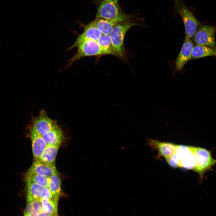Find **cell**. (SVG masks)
I'll return each instance as SVG.
<instances>
[{
    "instance_id": "6da1fadb",
    "label": "cell",
    "mask_w": 216,
    "mask_h": 216,
    "mask_svg": "<svg viewBox=\"0 0 216 216\" xmlns=\"http://www.w3.org/2000/svg\"><path fill=\"white\" fill-rule=\"evenodd\" d=\"M143 20L134 16L118 22L112 30L109 35L114 48L120 58H124L125 55L124 41L127 32L132 27L142 26Z\"/></svg>"
},
{
    "instance_id": "7a4b0ae2",
    "label": "cell",
    "mask_w": 216,
    "mask_h": 216,
    "mask_svg": "<svg viewBox=\"0 0 216 216\" xmlns=\"http://www.w3.org/2000/svg\"><path fill=\"white\" fill-rule=\"evenodd\" d=\"M119 0H92L96 8V18L112 19L128 14L122 9Z\"/></svg>"
},
{
    "instance_id": "3957f363",
    "label": "cell",
    "mask_w": 216,
    "mask_h": 216,
    "mask_svg": "<svg viewBox=\"0 0 216 216\" xmlns=\"http://www.w3.org/2000/svg\"><path fill=\"white\" fill-rule=\"evenodd\" d=\"M77 47V51L73 56L67 61L68 64L63 70L69 68L75 62L84 57L96 56L100 58L102 56L106 55L105 51L100 46L98 41L87 40Z\"/></svg>"
},
{
    "instance_id": "277c9868",
    "label": "cell",
    "mask_w": 216,
    "mask_h": 216,
    "mask_svg": "<svg viewBox=\"0 0 216 216\" xmlns=\"http://www.w3.org/2000/svg\"><path fill=\"white\" fill-rule=\"evenodd\" d=\"M196 147L177 145L175 153L179 167L194 170L196 165Z\"/></svg>"
},
{
    "instance_id": "5b68a950",
    "label": "cell",
    "mask_w": 216,
    "mask_h": 216,
    "mask_svg": "<svg viewBox=\"0 0 216 216\" xmlns=\"http://www.w3.org/2000/svg\"><path fill=\"white\" fill-rule=\"evenodd\" d=\"M57 126L56 122L49 117L44 110H43L38 117L32 118L27 127L42 136Z\"/></svg>"
},
{
    "instance_id": "8992f818",
    "label": "cell",
    "mask_w": 216,
    "mask_h": 216,
    "mask_svg": "<svg viewBox=\"0 0 216 216\" xmlns=\"http://www.w3.org/2000/svg\"><path fill=\"white\" fill-rule=\"evenodd\" d=\"M196 165L193 170L202 177L204 173L215 165L216 160L209 151L202 148L196 147Z\"/></svg>"
},
{
    "instance_id": "52a82bcc",
    "label": "cell",
    "mask_w": 216,
    "mask_h": 216,
    "mask_svg": "<svg viewBox=\"0 0 216 216\" xmlns=\"http://www.w3.org/2000/svg\"><path fill=\"white\" fill-rule=\"evenodd\" d=\"M215 28L212 26L202 25L197 29L194 36L197 44L214 48L215 46Z\"/></svg>"
},
{
    "instance_id": "ba28073f",
    "label": "cell",
    "mask_w": 216,
    "mask_h": 216,
    "mask_svg": "<svg viewBox=\"0 0 216 216\" xmlns=\"http://www.w3.org/2000/svg\"><path fill=\"white\" fill-rule=\"evenodd\" d=\"M178 12L184 25L185 38L190 39L193 36L200 24L192 12L184 4L179 8Z\"/></svg>"
},
{
    "instance_id": "9c48e42d",
    "label": "cell",
    "mask_w": 216,
    "mask_h": 216,
    "mask_svg": "<svg viewBox=\"0 0 216 216\" xmlns=\"http://www.w3.org/2000/svg\"><path fill=\"white\" fill-rule=\"evenodd\" d=\"M80 24L83 28V32L79 35L75 42L68 48L66 51L77 47L82 43L87 40L98 41L102 34L93 21L86 25L81 22Z\"/></svg>"
},
{
    "instance_id": "30bf717a",
    "label": "cell",
    "mask_w": 216,
    "mask_h": 216,
    "mask_svg": "<svg viewBox=\"0 0 216 216\" xmlns=\"http://www.w3.org/2000/svg\"><path fill=\"white\" fill-rule=\"evenodd\" d=\"M134 13L128 14L126 15L112 19L96 18L93 21L102 34L109 35L114 27L118 22L131 18Z\"/></svg>"
},
{
    "instance_id": "8fae6325",
    "label": "cell",
    "mask_w": 216,
    "mask_h": 216,
    "mask_svg": "<svg viewBox=\"0 0 216 216\" xmlns=\"http://www.w3.org/2000/svg\"><path fill=\"white\" fill-rule=\"evenodd\" d=\"M193 46V43L190 39L185 38L181 50L175 61L176 68L177 70H181L185 65L191 59Z\"/></svg>"
},
{
    "instance_id": "7c38bea8",
    "label": "cell",
    "mask_w": 216,
    "mask_h": 216,
    "mask_svg": "<svg viewBox=\"0 0 216 216\" xmlns=\"http://www.w3.org/2000/svg\"><path fill=\"white\" fill-rule=\"evenodd\" d=\"M147 144L153 149L158 151V156L165 158L175 153L177 146V145L170 142H160L151 139L148 140Z\"/></svg>"
},
{
    "instance_id": "4fadbf2b",
    "label": "cell",
    "mask_w": 216,
    "mask_h": 216,
    "mask_svg": "<svg viewBox=\"0 0 216 216\" xmlns=\"http://www.w3.org/2000/svg\"><path fill=\"white\" fill-rule=\"evenodd\" d=\"M28 128L30 132L34 158L35 160H39L47 145L42 136L33 130Z\"/></svg>"
},
{
    "instance_id": "5bb4252c",
    "label": "cell",
    "mask_w": 216,
    "mask_h": 216,
    "mask_svg": "<svg viewBox=\"0 0 216 216\" xmlns=\"http://www.w3.org/2000/svg\"><path fill=\"white\" fill-rule=\"evenodd\" d=\"M28 171L49 178L57 170L55 164L38 160L34 162Z\"/></svg>"
},
{
    "instance_id": "9a60e30c",
    "label": "cell",
    "mask_w": 216,
    "mask_h": 216,
    "mask_svg": "<svg viewBox=\"0 0 216 216\" xmlns=\"http://www.w3.org/2000/svg\"><path fill=\"white\" fill-rule=\"evenodd\" d=\"M42 136L47 145L60 146L64 139L62 130L58 126Z\"/></svg>"
},
{
    "instance_id": "2e32d148",
    "label": "cell",
    "mask_w": 216,
    "mask_h": 216,
    "mask_svg": "<svg viewBox=\"0 0 216 216\" xmlns=\"http://www.w3.org/2000/svg\"><path fill=\"white\" fill-rule=\"evenodd\" d=\"M25 212L30 216H52L44 210L40 200L38 199L27 201Z\"/></svg>"
},
{
    "instance_id": "e0dca14e",
    "label": "cell",
    "mask_w": 216,
    "mask_h": 216,
    "mask_svg": "<svg viewBox=\"0 0 216 216\" xmlns=\"http://www.w3.org/2000/svg\"><path fill=\"white\" fill-rule=\"evenodd\" d=\"M61 186L60 178L57 171L49 178L48 187L53 195L54 201L57 203L62 195Z\"/></svg>"
},
{
    "instance_id": "ac0fdd59",
    "label": "cell",
    "mask_w": 216,
    "mask_h": 216,
    "mask_svg": "<svg viewBox=\"0 0 216 216\" xmlns=\"http://www.w3.org/2000/svg\"><path fill=\"white\" fill-rule=\"evenodd\" d=\"M215 55L216 50L214 48L197 44L193 47L191 59Z\"/></svg>"
},
{
    "instance_id": "d6986e66",
    "label": "cell",
    "mask_w": 216,
    "mask_h": 216,
    "mask_svg": "<svg viewBox=\"0 0 216 216\" xmlns=\"http://www.w3.org/2000/svg\"><path fill=\"white\" fill-rule=\"evenodd\" d=\"M59 146L56 145H47L39 160L55 164Z\"/></svg>"
},
{
    "instance_id": "ffe728a7",
    "label": "cell",
    "mask_w": 216,
    "mask_h": 216,
    "mask_svg": "<svg viewBox=\"0 0 216 216\" xmlns=\"http://www.w3.org/2000/svg\"><path fill=\"white\" fill-rule=\"evenodd\" d=\"M26 183L27 201L34 199L40 200V194L43 188L27 178Z\"/></svg>"
},
{
    "instance_id": "44dd1931",
    "label": "cell",
    "mask_w": 216,
    "mask_h": 216,
    "mask_svg": "<svg viewBox=\"0 0 216 216\" xmlns=\"http://www.w3.org/2000/svg\"><path fill=\"white\" fill-rule=\"evenodd\" d=\"M98 41L105 51L106 55H113L120 58L114 48L110 35L102 34Z\"/></svg>"
},
{
    "instance_id": "7402d4cb",
    "label": "cell",
    "mask_w": 216,
    "mask_h": 216,
    "mask_svg": "<svg viewBox=\"0 0 216 216\" xmlns=\"http://www.w3.org/2000/svg\"><path fill=\"white\" fill-rule=\"evenodd\" d=\"M40 200L43 208L46 212L52 216H58V203L52 200Z\"/></svg>"
},
{
    "instance_id": "603a6c76",
    "label": "cell",
    "mask_w": 216,
    "mask_h": 216,
    "mask_svg": "<svg viewBox=\"0 0 216 216\" xmlns=\"http://www.w3.org/2000/svg\"><path fill=\"white\" fill-rule=\"evenodd\" d=\"M26 178L42 188L48 186L49 178L33 173L29 171L26 174Z\"/></svg>"
},
{
    "instance_id": "cb8c5ba5",
    "label": "cell",
    "mask_w": 216,
    "mask_h": 216,
    "mask_svg": "<svg viewBox=\"0 0 216 216\" xmlns=\"http://www.w3.org/2000/svg\"><path fill=\"white\" fill-rule=\"evenodd\" d=\"M40 200H54L53 195L48 186L42 188L40 194Z\"/></svg>"
},
{
    "instance_id": "d4e9b609",
    "label": "cell",
    "mask_w": 216,
    "mask_h": 216,
    "mask_svg": "<svg viewBox=\"0 0 216 216\" xmlns=\"http://www.w3.org/2000/svg\"><path fill=\"white\" fill-rule=\"evenodd\" d=\"M165 158L169 165L172 167L173 168L179 167L178 160L175 153L172 155Z\"/></svg>"
},
{
    "instance_id": "484cf974",
    "label": "cell",
    "mask_w": 216,
    "mask_h": 216,
    "mask_svg": "<svg viewBox=\"0 0 216 216\" xmlns=\"http://www.w3.org/2000/svg\"><path fill=\"white\" fill-rule=\"evenodd\" d=\"M176 5V8L178 9V10L179 9V0H174Z\"/></svg>"
},
{
    "instance_id": "4316f807",
    "label": "cell",
    "mask_w": 216,
    "mask_h": 216,
    "mask_svg": "<svg viewBox=\"0 0 216 216\" xmlns=\"http://www.w3.org/2000/svg\"><path fill=\"white\" fill-rule=\"evenodd\" d=\"M24 216H30L29 215H28V214L24 212Z\"/></svg>"
}]
</instances>
